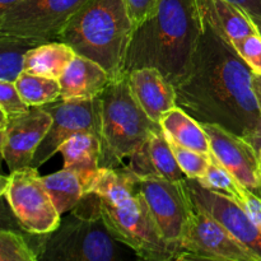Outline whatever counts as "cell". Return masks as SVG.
<instances>
[{
  "mask_svg": "<svg viewBox=\"0 0 261 261\" xmlns=\"http://www.w3.org/2000/svg\"><path fill=\"white\" fill-rule=\"evenodd\" d=\"M252 87H254L255 96H256V101L261 112V74L254 73V76H252Z\"/></svg>",
  "mask_w": 261,
  "mask_h": 261,
  "instance_id": "obj_34",
  "label": "cell"
},
{
  "mask_svg": "<svg viewBox=\"0 0 261 261\" xmlns=\"http://www.w3.org/2000/svg\"><path fill=\"white\" fill-rule=\"evenodd\" d=\"M209 137L211 152L247 190L261 198L259 155L245 138L216 124H201Z\"/></svg>",
  "mask_w": 261,
  "mask_h": 261,
  "instance_id": "obj_14",
  "label": "cell"
},
{
  "mask_svg": "<svg viewBox=\"0 0 261 261\" xmlns=\"http://www.w3.org/2000/svg\"><path fill=\"white\" fill-rule=\"evenodd\" d=\"M2 195L19 226L28 233L43 236L60 224L61 214L56 211L42 177L33 166L3 176Z\"/></svg>",
  "mask_w": 261,
  "mask_h": 261,
  "instance_id": "obj_7",
  "label": "cell"
},
{
  "mask_svg": "<svg viewBox=\"0 0 261 261\" xmlns=\"http://www.w3.org/2000/svg\"><path fill=\"white\" fill-rule=\"evenodd\" d=\"M138 180L122 167H101L87 193L96 194L98 198L99 214L112 236L133 250L139 259L176 260L175 250L162 237L138 190Z\"/></svg>",
  "mask_w": 261,
  "mask_h": 261,
  "instance_id": "obj_3",
  "label": "cell"
},
{
  "mask_svg": "<svg viewBox=\"0 0 261 261\" xmlns=\"http://www.w3.org/2000/svg\"><path fill=\"white\" fill-rule=\"evenodd\" d=\"M203 20L190 69L175 87L176 106L200 124L219 125L245 138L261 122L254 71L233 45Z\"/></svg>",
  "mask_w": 261,
  "mask_h": 261,
  "instance_id": "obj_1",
  "label": "cell"
},
{
  "mask_svg": "<svg viewBox=\"0 0 261 261\" xmlns=\"http://www.w3.org/2000/svg\"><path fill=\"white\" fill-rule=\"evenodd\" d=\"M53 124V116L42 106L31 107L27 112L8 120L0 127V149L10 171L32 166L38 145Z\"/></svg>",
  "mask_w": 261,
  "mask_h": 261,
  "instance_id": "obj_13",
  "label": "cell"
},
{
  "mask_svg": "<svg viewBox=\"0 0 261 261\" xmlns=\"http://www.w3.org/2000/svg\"><path fill=\"white\" fill-rule=\"evenodd\" d=\"M199 10L224 38L233 45L237 41L257 33L251 17L229 0H196Z\"/></svg>",
  "mask_w": 261,
  "mask_h": 261,
  "instance_id": "obj_19",
  "label": "cell"
},
{
  "mask_svg": "<svg viewBox=\"0 0 261 261\" xmlns=\"http://www.w3.org/2000/svg\"><path fill=\"white\" fill-rule=\"evenodd\" d=\"M59 152L64 157L63 168L78 175L87 193L101 170V138L88 133L73 135L61 144Z\"/></svg>",
  "mask_w": 261,
  "mask_h": 261,
  "instance_id": "obj_18",
  "label": "cell"
},
{
  "mask_svg": "<svg viewBox=\"0 0 261 261\" xmlns=\"http://www.w3.org/2000/svg\"><path fill=\"white\" fill-rule=\"evenodd\" d=\"M176 260L261 261L219 222L196 206L186 226Z\"/></svg>",
  "mask_w": 261,
  "mask_h": 261,
  "instance_id": "obj_10",
  "label": "cell"
},
{
  "mask_svg": "<svg viewBox=\"0 0 261 261\" xmlns=\"http://www.w3.org/2000/svg\"><path fill=\"white\" fill-rule=\"evenodd\" d=\"M45 42L37 38L0 35V81L15 83L20 73L24 71L28 51Z\"/></svg>",
  "mask_w": 261,
  "mask_h": 261,
  "instance_id": "obj_23",
  "label": "cell"
},
{
  "mask_svg": "<svg viewBox=\"0 0 261 261\" xmlns=\"http://www.w3.org/2000/svg\"><path fill=\"white\" fill-rule=\"evenodd\" d=\"M161 0H126L127 10L134 25H139L157 12Z\"/></svg>",
  "mask_w": 261,
  "mask_h": 261,
  "instance_id": "obj_30",
  "label": "cell"
},
{
  "mask_svg": "<svg viewBox=\"0 0 261 261\" xmlns=\"http://www.w3.org/2000/svg\"><path fill=\"white\" fill-rule=\"evenodd\" d=\"M137 188L144 198L165 241L175 250L177 259L181 240L194 213L185 181L175 182L162 177L138 180Z\"/></svg>",
  "mask_w": 261,
  "mask_h": 261,
  "instance_id": "obj_9",
  "label": "cell"
},
{
  "mask_svg": "<svg viewBox=\"0 0 261 261\" xmlns=\"http://www.w3.org/2000/svg\"><path fill=\"white\" fill-rule=\"evenodd\" d=\"M160 125L165 134L177 144L204 154L211 153L209 137L200 122L196 121L193 116L178 106H175L163 114Z\"/></svg>",
  "mask_w": 261,
  "mask_h": 261,
  "instance_id": "obj_20",
  "label": "cell"
},
{
  "mask_svg": "<svg viewBox=\"0 0 261 261\" xmlns=\"http://www.w3.org/2000/svg\"><path fill=\"white\" fill-rule=\"evenodd\" d=\"M203 27L196 0H161L157 12L133 32L125 73L154 68L176 87L190 69Z\"/></svg>",
  "mask_w": 261,
  "mask_h": 261,
  "instance_id": "obj_2",
  "label": "cell"
},
{
  "mask_svg": "<svg viewBox=\"0 0 261 261\" xmlns=\"http://www.w3.org/2000/svg\"><path fill=\"white\" fill-rule=\"evenodd\" d=\"M53 116V124L33 157L32 166L38 168L59 153L65 140L76 134H94L101 138V98L59 99L45 105Z\"/></svg>",
  "mask_w": 261,
  "mask_h": 261,
  "instance_id": "obj_11",
  "label": "cell"
},
{
  "mask_svg": "<svg viewBox=\"0 0 261 261\" xmlns=\"http://www.w3.org/2000/svg\"><path fill=\"white\" fill-rule=\"evenodd\" d=\"M18 92L31 107L45 106L61 99V86L59 79L22 71L15 81Z\"/></svg>",
  "mask_w": 261,
  "mask_h": 261,
  "instance_id": "obj_24",
  "label": "cell"
},
{
  "mask_svg": "<svg viewBox=\"0 0 261 261\" xmlns=\"http://www.w3.org/2000/svg\"><path fill=\"white\" fill-rule=\"evenodd\" d=\"M59 82L61 99H92L105 91L111 76L98 63L76 54Z\"/></svg>",
  "mask_w": 261,
  "mask_h": 261,
  "instance_id": "obj_17",
  "label": "cell"
},
{
  "mask_svg": "<svg viewBox=\"0 0 261 261\" xmlns=\"http://www.w3.org/2000/svg\"><path fill=\"white\" fill-rule=\"evenodd\" d=\"M122 168L132 172L139 180L162 177L180 182L188 178L176 161L162 126L154 130L147 142L130 155L129 162L126 166H122Z\"/></svg>",
  "mask_w": 261,
  "mask_h": 261,
  "instance_id": "obj_15",
  "label": "cell"
},
{
  "mask_svg": "<svg viewBox=\"0 0 261 261\" xmlns=\"http://www.w3.org/2000/svg\"><path fill=\"white\" fill-rule=\"evenodd\" d=\"M249 13L251 17L261 18V0H229Z\"/></svg>",
  "mask_w": 261,
  "mask_h": 261,
  "instance_id": "obj_32",
  "label": "cell"
},
{
  "mask_svg": "<svg viewBox=\"0 0 261 261\" xmlns=\"http://www.w3.org/2000/svg\"><path fill=\"white\" fill-rule=\"evenodd\" d=\"M76 53L63 41H48L28 51L24 71L59 79Z\"/></svg>",
  "mask_w": 261,
  "mask_h": 261,
  "instance_id": "obj_21",
  "label": "cell"
},
{
  "mask_svg": "<svg viewBox=\"0 0 261 261\" xmlns=\"http://www.w3.org/2000/svg\"><path fill=\"white\" fill-rule=\"evenodd\" d=\"M250 17H251V15H250ZM251 19H252V22H254L255 27H256L257 32H259L260 36H261V18H259V17H251Z\"/></svg>",
  "mask_w": 261,
  "mask_h": 261,
  "instance_id": "obj_36",
  "label": "cell"
},
{
  "mask_svg": "<svg viewBox=\"0 0 261 261\" xmlns=\"http://www.w3.org/2000/svg\"><path fill=\"white\" fill-rule=\"evenodd\" d=\"M259 173H260V182H261V158L259 157Z\"/></svg>",
  "mask_w": 261,
  "mask_h": 261,
  "instance_id": "obj_37",
  "label": "cell"
},
{
  "mask_svg": "<svg viewBox=\"0 0 261 261\" xmlns=\"http://www.w3.org/2000/svg\"><path fill=\"white\" fill-rule=\"evenodd\" d=\"M38 255L22 234L10 229L0 232V261H36Z\"/></svg>",
  "mask_w": 261,
  "mask_h": 261,
  "instance_id": "obj_26",
  "label": "cell"
},
{
  "mask_svg": "<svg viewBox=\"0 0 261 261\" xmlns=\"http://www.w3.org/2000/svg\"><path fill=\"white\" fill-rule=\"evenodd\" d=\"M127 79L134 98L153 121L160 124L163 114L176 106L175 87L157 69H135Z\"/></svg>",
  "mask_w": 261,
  "mask_h": 261,
  "instance_id": "obj_16",
  "label": "cell"
},
{
  "mask_svg": "<svg viewBox=\"0 0 261 261\" xmlns=\"http://www.w3.org/2000/svg\"><path fill=\"white\" fill-rule=\"evenodd\" d=\"M101 98V167L121 168L161 127L139 106L132 93L127 74L111 79Z\"/></svg>",
  "mask_w": 261,
  "mask_h": 261,
  "instance_id": "obj_6",
  "label": "cell"
},
{
  "mask_svg": "<svg viewBox=\"0 0 261 261\" xmlns=\"http://www.w3.org/2000/svg\"><path fill=\"white\" fill-rule=\"evenodd\" d=\"M211 163L206 170L205 175L200 178H196L199 182L211 190L226 194L239 200L241 196V190L244 186L234 178V176L217 160L213 153H209Z\"/></svg>",
  "mask_w": 261,
  "mask_h": 261,
  "instance_id": "obj_25",
  "label": "cell"
},
{
  "mask_svg": "<svg viewBox=\"0 0 261 261\" xmlns=\"http://www.w3.org/2000/svg\"><path fill=\"white\" fill-rule=\"evenodd\" d=\"M240 205L247 212L252 221L256 223V226L261 229V198L252 191L247 190L246 188H242L241 196L237 200Z\"/></svg>",
  "mask_w": 261,
  "mask_h": 261,
  "instance_id": "obj_31",
  "label": "cell"
},
{
  "mask_svg": "<svg viewBox=\"0 0 261 261\" xmlns=\"http://www.w3.org/2000/svg\"><path fill=\"white\" fill-rule=\"evenodd\" d=\"M168 142H170L171 148H172L176 161H177L182 172L186 175V177L200 178L205 175L206 170L209 167V163H211L209 154H204V153L182 147V145L177 144V143L173 142L170 138H168Z\"/></svg>",
  "mask_w": 261,
  "mask_h": 261,
  "instance_id": "obj_27",
  "label": "cell"
},
{
  "mask_svg": "<svg viewBox=\"0 0 261 261\" xmlns=\"http://www.w3.org/2000/svg\"><path fill=\"white\" fill-rule=\"evenodd\" d=\"M38 260L47 261H115L122 257L119 244L99 214L96 194H84L71 211V216L60 222L55 231L43 234Z\"/></svg>",
  "mask_w": 261,
  "mask_h": 261,
  "instance_id": "obj_5",
  "label": "cell"
},
{
  "mask_svg": "<svg viewBox=\"0 0 261 261\" xmlns=\"http://www.w3.org/2000/svg\"><path fill=\"white\" fill-rule=\"evenodd\" d=\"M88 0H22L0 14V35L59 41L69 20Z\"/></svg>",
  "mask_w": 261,
  "mask_h": 261,
  "instance_id": "obj_8",
  "label": "cell"
},
{
  "mask_svg": "<svg viewBox=\"0 0 261 261\" xmlns=\"http://www.w3.org/2000/svg\"><path fill=\"white\" fill-rule=\"evenodd\" d=\"M134 30L126 0H88L69 20L59 41L117 79L126 74L125 61Z\"/></svg>",
  "mask_w": 261,
  "mask_h": 261,
  "instance_id": "obj_4",
  "label": "cell"
},
{
  "mask_svg": "<svg viewBox=\"0 0 261 261\" xmlns=\"http://www.w3.org/2000/svg\"><path fill=\"white\" fill-rule=\"evenodd\" d=\"M42 181L56 211L60 214L73 211L86 194L78 175L66 168L53 175L43 176Z\"/></svg>",
  "mask_w": 261,
  "mask_h": 261,
  "instance_id": "obj_22",
  "label": "cell"
},
{
  "mask_svg": "<svg viewBox=\"0 0 261 261\" xmlns=\"http://www.w3.org/2000/svg\"><path fill=\"white\" fill-rule=\"evenodd\" d=\"M0 109L9 119L22 115L31 109L18 92L15 83L0 81Z\"/></svg>",
  "mask_w": 261,
  "mask_h": 261,
  "instance_id": "obj_28",
  "label": "cell"
},
{
  "mask_svg": "<svg viewBox=\"0 0 261 261\" xmlns=\"http://www.w3.org/2000/svg\"><path fill=\"white\" fill-rule=\"evenodd\" d=\"M245 139H246L247 142H249L250 144L255 148L257 155L261 158V122H260L259 126L254 130V132L250 133L247 137H245Z\"/></svg>",
  "mask_w": 261,
  "mask_h": 261,
  "instance_id": "obj_33",
  "label": "cell"
},
{
  "mask_svg": "<svg viewBox=\"0 0 261 261\" xmlns=\"http://www.w3.org/2000/svg\"><path fill=\"white\" fill-rule=\"evenodd\" d=\"M233 47L255 74H261V36L259 32L237 41L233 43Z\"/></svg>",
  "mask_w": 261,
  "mask_h": 261,
  "instance_id": "obj_29",
  "label": "cell"
},
{
  "mask_svg": "<svg viewBox=\"0 0 261 261\" xmlns=\"http://www.w3.org/2000/svg\"><path fill=\"white\" fill-rule=\"evenodd\" d=\"M185 184L196 208L213 217L261 259V229L236 199L205 188L196 178H186Z\"/></svg>",
  "mask_w": 261,
  "mask_h": 261,
  "instance_id": "obj_12",
  "label": "cell"
},
{
  "mask_svg": "<svg viewBox=\"0 0 261 261\" xmlns=\"http://www.w3.org/2000/svg\"><path fill=\"white\" fill-rule=\"evenodd\" d=\"M19 2H22V0H0V14L4 13L5 10H8L9 8H12L13 5H15Z\"/></svg>",
  "mask_w": 261,
  "mask_h": 261,
  "instance_id": "obj_35",
  "label": "cell"
}]
</instances>
